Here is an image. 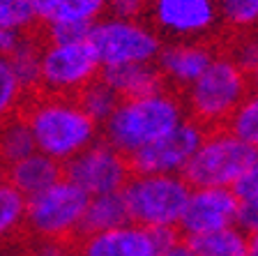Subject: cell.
Listing matches in <instances>:
<instances>
[{"label":"cell","instance_id":"cell-19","mask_svg":"<svg viewBox=\"0 0 258 256\" xmlns=\"http://www.w3.org/2000/svg\"><path fill=\"white\" fill-rule=\"evenodd\" d=\"M26 201L3 173H0V247L26 235Z\"/></svg>","mask_w":258,"mask_h":256},{"label":"cell","instance_id":"cell-17","mask_svg":"<svg viewBox=\"0 0 258 256\" xmlns=\"http://www.w3.org/2000/svg\"><path fill=\"white\" fill-rule=\"evenodd\" d=\"M102 81L111 85L120 99L127 97L148 95L152 90H159L164 81L152 63L141 65H115V67H102Z\"/></svg>","mask_w":258,"mask_h":256},{"label":"cell","instance_id":"cell-33","mask_svg":"<svg viewBox=\"0 0 258 256\" xmlns=\"http://www.w3.org/2000/svg\"><path fill=\"white\" fill-rule=\"evenodd\" d=\"M237 226L251 233L258 231V196L242 198L240 201V213H237Z\"/></svg>","mask_w":258,"mask_h":256},{"label":"cell","instance_id":"cell-36","mask_svg":"<svg viewBox=\"0 0 258 256\" xmlns=\"http://www.w3.org/2000/svg\"><path fill=\"white\" fill-rule=\"evenodd\" d=\"M247 256H258V231H251V233H249Z\"/></svg>","mask_w":258,"mask_h":256},{"label":"cell","instance_id":"cell-21","mask_svg":"<svg viewBox=\"0 0 258 256\" xmlns=\"http://www.w3.org/2000/svg\"><path fill=\"white\" fill-rule=\"evenodd\" d=\"M39 48H42V32L37 28V30L28 32L14 54L7 58L28 95L39 92Z\"/></svg>","mask_w":258,"mask_h":256},{"label":"cell","instance_id":"cell-34","mask_svg":"<svg viewBox=\"0 0 258 256\" xmlns=\"http://www.w3.org/2000/svg\"><path fill=\"white\" fill-rule=\"evenodd\" d=\"M26 35L28 32H16V30H3L0 32V56H3V58H10V56L16 51V46L23 42Z\"/></svg>","mask_w":258,"mask_h":256},{"label":"cell","instance_id":"cell-27","mask_svg":"<svg viewBox=\"0 0 258 256\" xmlns=\"http://www.w3.org/2000/svg\"><path fill=\"white\" fill-rule=\"evenodd\" d=\"M37 28L39 23L35 7H32V0H0V32H30L37 30Z\"/></svg>","mask_w":258,"mask_h":256},{"label":"cell","instance_id":"cell-30","mask_svg":"<svg viewBox=\"0 0 258 256\" xmlns=\"http://www.w3.org/2000/svg\"><path fill=\"white\" fill-rule=\"evenodd\" d=\"M42 39L46 42H79L88 39L90 26H81V23H53V26H44Z\"/></svg>","mask_w":258,"mask_h":256},{"label":"cell","instance_id":"cell-11","mask_svg":"<svg viewBox=\"0 0 258 256\" xmlns=\"http://www.w3.org/2000/svg\"><path fill=\"white\" fill-rule=\"evenodd\" d=\"M148 19L171 39H210L221 26L215 0H150Z\"/></svg>","mask_w":258,"mask_h":256},{"label":"cell","instance_id":"cell-6","mask_svg":"<svg viewBox=\"0 0 258 256\" xmlns=\"http://www.w3.org/2000/svg\"><path fill=\"white\" fill-rule=\"evenodd\" d=\"M256 155L258 150L242 143L226 127L208 129L182 178L189 187H233Z\"/></svg>","mask_w":258,"mask_h":256},{"label":"cell","instance_id":"cell-13","mask_svg":"<svg viewBox=\"0 0 258 256\" xmlns=\"http://www.w3.org/2000/svg\"><path fill=\"white\" fill-rule=\"evenodd\" d=\"M205 132L191 118H184L175 129L157 139L155 143L145 145L143 150L129 157L134 173H175L182 176L187 162L201 145Z\"/></svg>","mask_w":258,"mask_h":256},{"label":"cell","instance_id":"cell-25","mask_svg":"<svg viewBox=\"0 0 258 256\" xmlns=\"http://www.w3.org/2000/svg\"><path fill=\"white\" fill-rule=\"evenodd\" d=\"M226 129L233 136H237L242 143H247L249 148L258 150V90L256 88H251L244 95V99L240 101V107L228 118Z\"/></svg>","mask_w":258,"mask_h":256},{"label":"cell","instance_id":"cell-3","mask_svg":"<svg viewBox=\"0 0 258 256\" xmlns=\"http://www.w3.org/2000/svg\"><path fill=\"white\" fill-rule=\"evenodd\" d=\"M249 90V74L221 48L208 65V70L191 85H187L180 97L187 118L199 123L203 129H219L226 127L228 118Z\"/></svg>","mask_w":258,"mask_h":256},{"label":"cell","instance_id":"cell-20","mask_svg":"<svg viewBox=\"0 0 258 256\" xmlns=\"http://www.w3.org/2000/svg\"><path fill=\"white\" fill-rule=\"evenodd\" d=\"M187 242L196 256H247L249 233L242 226L233 224L215 233L189 238Z\"/></svg>","mask_w":258,"mask_h":256},{"label":"cell","instance_id":"cell-22","mask_svg":"<svg viewBox=\"0 0 258 256\" xmlns=\"http://www.w3.org/2000/svg\"><path fill=\"white\" fill-rule=\"evenodd\" d=\"M30 152H35V143L21 113L0 125V173Z\"/></svg>","mask_w":258,"mask_h":256},{"label":"cell","instance_id":"cell-16","mask_svg":"<svg viewBox=\"0 0 258 256\" xmlns=\"http://www.w3.org/2000/svg\"><path fill=\"white\" fill-rule=\"evenodd\" d=\"M39 28L53 23L92 26L106 16V0H32Z\"/></svg>","mask_w":258,"mask_h":256},{"label":"cell","instance_id":"cell-28","mask_svg":"<svg viewBox=\"0 0 258 256\" xmlns=\"http://www.w3.org/2000/svg\"><path fill=\"white\" fill-rule=\"evenodd\" d=\"M226 54L231 56L244 72H249L258 63V32H244V35H233V42Z\"/></svg>","mask_w":258,"mask_h":256},{"label":"cell","instance_id":"cell-35","mask_svg":"<svg viewBox=\"0 0 258 256\" xmlns=\"http://www.w3.org/2000/svg\"><path fill=\"white\" fill-rule=\"evenodd\" d=\"M157 256H196V254H194L191 245H189L184 238H175V240L168 242Z\"/></svg>","mask_w":258,"mask_h":256},{"label":"cell","instance_id":"cell-1","mask_svg":"<svg viewBox=\"0 0 258 256\" xmlns=\"http://www.w3.org/2000/svg\"><path fill=\"white\" fill-rule=\"evenodd\" d=\"M35 150L67 164L102 136V127L81 109L76 97L35 92L21 109Z\"/></svg>","mask_w":258,"mask_h":256},{"label":"cell","instance_id":"cell-37","mask_svg":"<svg viewBox=\"0 0 258 256\" xmlns=\"http://www.w3.org/2000/svg\"><path fill=\"white\" fill-rule=\"evenodd\" d=\"M247 74H249V83H251V88H256V90H258V63L253 65Z\"/></svg>","mask_w":258,"mask_h":256},{"label":"cell","instance_id":"cell-8","mask_svg":"<svg viewBox=\"0 0 258 256\" xmlns=\"http://www.w3.org/2000/svg\"><path fill=\"white\" fill-rule=\"evenodd\" d=\"M88 42L92 44L102 67L115 65H155L161 46V35L145 21H129V19H113L102 16L90 26Z\"/></svg>","mask_w":258,"mask_h":256},{"label":"cell","instance_id":"cell-12","mask_svg":"<svg viewBox=\"0 0 258 256\" xmlns=\"http://www.w3.org/2000/svg\"><path fill=\"white\" fill-rule=\"evenodd\" d=\"M240 198L231 187H191L182 217L177 222V235L189 240L215 233L237 224Z\"/></svg>","mask_w":258,"mask_h":256},{"label":"cell","instance_id":"cell-18","mask_svg":"<svg viewBox=\"0 0 258 256\" xmlns=\"http://www.w3.org/2000/svg\"><path fill=\"white\" fill-rule=\"evenodd\" d=\"M127 222H129V215H127L122 192L90 196L86 206V215H83V224H81V235L115 229V226L127 224Z\"/></svg>","mask_w":258,"mask_h":256},{"label":"cell","instance_id":"cell-31","mask_svg":"<svg viewBox=\"0 0 258 256\" xmlns=\"http://www.w3.org/2000/svg\"><path fill=\"white\" fill-rule=\"evenodd\" d=\"M235 196L240 198H251V196H258V155L253 157V162L247 166V171L240 176V180L231 187Z\"/></svg>","mask_w":258,"mask_h":256},{"label":"cell","instance_id":"cell-10","mask_svg":"<svg viewBox=\"0 0 258 256\" xmlns=\"http://www.w3.org/2000/svg\"><path fill=\"white\" fill-rule=\"evenodd\" d=\"M175 238H180L175 229H148L127 222L108 231L79 235L74 247L81 256H157Z\"/></svg>","mask_w":258,"mask_h":256},{"label":"cell","instance_id":"cell-24","mask_svg":"<svg viewBox=\"0 0 258 256\" xmlns=\"http://www.w3.org/2000/svg\"><path fill=\"white\" fill-rule=\"evenodd\" d=\"M219 21L231 35H244L258 28V0H215Z\"/></svg>","mask_w":258,"mask_h":256},{"label":"cell","instance_id":"cell-15","mask_svg":"<svg viewBox=\"0 0 258 256\" xmlns=\"http://www.w3.org/2000/svg\"><path fill=\"white\" fill-rule=\"evenodd\" d=\"M3 176L28 198L32 194H39L42 189L51 187L53 182H58L62 178V164L35 150L28 157L7 166L3 171Z\"/></svg>","mask_w":258,"mask_h":256},{"label":"cell","instance_id":"cell-26","mask_svg":"<svg viewBox=\"0 0 258 256\" xmlns=\"http://www.w3.org/2000/svg\"><path fill=\"white\" fill-rule=\"evenodd\" d=\"M28 97L30 95L21 85L19 76L14 74L10 60L0 56V125L10 118L19 116Z\"/></svg>","mask_w":258,"mask_h":256},{"label":"cell","instance_id":"cell-2","mask_svg":"<svg viewBox=\"0 0 258 256\" xmlns=\"http://www.w3.org/2000/svg\"><path fill=\"white\" fill-rule=\"evenodd\" d=\"M187 118L180 92L161 85L148 95L120 99L115 111L102 125V139L127 157L166 136Z\"/></svg>","mask_w":258,"mask_h":256},{"label":"cell","instance_id":"cell-9","mask_svg":"<svg viewBox=\"0 0 258 256\" xmlns=\"http://www.w3.org/2000/svg\"><path fill=\"white\" fill-rule=\"evenodd\" d=\"M132 162L124 152L113 148L99 136L92 145L81 150L67 164H62V176L81 187L88 196L122 192L132 178Z\"/></svg>","mask_w":258,"mask_h":256},{"label":"cell","instance_id":"cell-7","mask_svg":"<svg viewBox=\"0 0 258 256\" xmlns=\"http://www.w3.org/2000/svg\"><path fill=\"white\" fill-rule=\"evenodd\" d=\"M102 76V63L88 39L46 42L39 48V92L76 97Z\"/></svg>","mask_w":258,"mask_h":256},{"label":"cell","instance_id":"cell-4","mask_svg":"<svg viewBox=\"0 0 258 256\" xmlns=\"http://www.w3.org/2000/svg\"><path fill=\"white\" fill-rule=\"evenodd\" d=\"M88 194L72 180L60 178L26 201V235L39 242H74L88 206Z\"/></svg>","mask_w":258,"mask_h":256},{"label":"cell","instance_id":"cell-32","mask_svg":"<svg viewBox=\"0 0 258 256\" xmlns=\"http://www.w3.org/2000/svg\"><path fill=\"white\" fill-rule=\"evenodd\" d=\"M26 256H81L76 251L74 242H39L35 240V245L28 249Z\"/></svg>","mask_w":258,"mask_h":256},{"label":"cell","instance_id":"cell-29","mask_svg":"<svg viewBox=\"0 0 258 256\" xmlns=\"http://www.w3.org/2000/svg\"><path fill=\"white\" fill-rule=\"evenodd\" d=\"M148 7H150V0H106V16L143 21L148 16Z\"/></svg>","mask_w":258,"mask_h":256},{"label":"cell","instance_id":"cell-14","mask_svg":"<svg viewBox=\"0 0 258 256\" xmlns=\"http://www.w3.org/2000/svg\"><path fill=\"white\" fill-rule=\"evenodd\" d=\"M219 51L212 39H173L161 46L155 67L166 88L182 92L208 70Z\"/></svg>","mask_w":258,"mask_h":256},{"label":"cell","instance_id":"cell-23","mask_svg":"<svg viewBox=\"0 0 258 256\" xmlns=\"http://www.w3.org/2000/svg\"><path fill=\"white\" fill-rule=\"evenodd\" d=\"M76 99H79L81 109H83L99 127L106 123L108 116H111V113L115 111V107L120 104V97L115 95V90L102 79L88 83L86 88L76 95Z\"/></svg>","mask_w":258,"mask_h":256},{"label":"cell","instance_id":"cell-38","mask_svg":"<svg viewBox=\"0 0 258 256\" xmlns=\"http://www.w3.org/2000/svg\"><path fill=\"white\" fill-rule=\"evenodd\" d=\"M0 256H14V254H10V251H0Z\"/></svg>","mask_w":258,"mask_h":256},{"label":"cell","instance_id":"cell-5","mask_svg":"<svg viewBox=\"0 0 258 256\" xmlns=\"http://www.w3.org/2000/svg\"><path fill=\"white\" fill-rule=\"evenodd\" d=\"M191 187L175 173H132L122 189L129 222L148 229H175Z\"/></svg>","mask_w":258,"mask_h":256}]
</instances>
